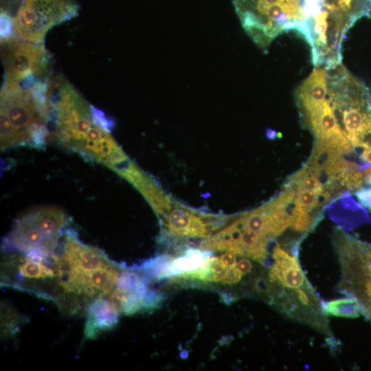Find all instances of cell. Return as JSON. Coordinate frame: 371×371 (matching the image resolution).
Here are the masks:
<instances>
[{
  "label": "cell",
  "mask_w": 371,
  "mask_h": 371,
  "mask_svg": "<svg viewBox=\"0 0 371 371\" xmlns=\"http://www.w3.org/2000/svg\"><path fill=\"white\" fill-rule=\"evenodd\" d=\"M327 70L319 67L296 90V102L302 118L321 109L328 99Z\"/></svg>",
  "instance_id": "30bf717a"
},
{
  "label": "cell",
  "mask_w": 371,
  "mask_h": 371,
  "mask_svg": "<svg viewBox=\"0 0 371 371\" xmlns=\"http://www.w3.org/2000/svg\"><path fill=\"white\" fill-rule=\"evenodd\" d=\"M164 224L170 234L178 237L204 238L210 230L201 217L181 207L170 210L165 216Z\"/></svg>",
  "instance_id": "8fae6325"
},
{
  "label": "cell",
  "mask_w": 371,
  "mask_h": 371,
  "mask_svg": "<svg viewBox=\"0 0 371 371\" xmlns=\"http://www.w3.org/2000/svg\"><path fill=\"white\" fill-rule=\"evenodd\" d=\"M120 273L110 261L91 271L81 280L77 293L86 297H100L115 286Z\"/></svg>",
  "instance_id": "4fadbf2b"
},
{
  "label": "cell",
  "mask_w": 371,
  "mask_h": 371,
  "mask_svg": "<svg viewBox=\"0 0 371 371\" xmlns=\"http://www.w3.org/2000/svg\"><path fill=\"white\" fill-rule=\"evenodd\" d=\"M322 307L326 315L336 317L356 318L362 313V308L358 300L350 296L322 302Z\"/></svg>",
  "instance_id": "5bb4252c"
},
{
  "label": "cell",
  "mask_w": 371,
  "mask_h": 371,
  "mask_svg": "<svg viewBox=\"0 0 371 371\" xmlns=\"http://www.w3.org/2000/svg\"><path fill=\"white\" fill-rule=\"evenodd\" d=\"M247 34L265 52L280 34L295 30L302 21V0H232Z\"/></svg>",
  "instance_id": "5b68a950"
},
{
  "label": "cell",
  "mask_w": 371,
  "mask_h": 371,
  "mask_svg": "<svg viewBox=\"0 0 371 371\" xmlns=\"http://www.w3.org/2000/svg\"><path fill=\"white\" fill-rule=\"evenodd\" d=\"M119 311L108 300L95 299L87 309L85 335L86 338H95L102 331L112 328L117 324Z\"/></svg>",
  "instance_id": "7c38bea8"
},
{
  "label": "cell",
  "mask_w": 371,
  "mask_h": 371,
  "mask_svg": "<svg viewBox=\"0 0 371 371\" xmlns=\"http://www.w3.org/2000/svg\"><path fill=\"white\" fill-rule=\"evenodd\" d=\"M148 179H147V180H148ZM147 180H146V181H147ZM146 181H145V182H146ZM145 182H144V183H145ZM144 183H143V184H144ZM143 184H142V185H143ZM141 186H140V187H141ZM140 187H139V188H140ZM139 188H138V189H139Z\"/></svg>",
  "instance_id": "ffe728a7"
},
{
  "label": "cell",
  "mask_w": 371,
  "mask_h": 371,
  "mask_svg": "<svg viewBox=\"0 0 371 371\" xmlns=\"http://www.w3.org/2000/svg\"><path fill=\"white\" fill-rule=\"evenodd\" d=\"M333 241L339 261L338 292L356 298L362 312L371 319V258L364 244L346 234L341 227L333 231Z\"/></svg>",
  "instance_id": "52a82bcc"
},
{
  "label": "cell",
  "mask_w": 371,
  "mask_h": 371,
  "mask_svg": "<svg viewBox=\"0 0 371 371\" xmlns=\"http://www.w3.org/2000/svg\"><path fill=\"white\" fill-rule=\"evenodd\" d=\"M73 0H23L12 19L13 32L19 38L42 43L54 26L78 14Z\"/></svg>",
  "instance_id": "ba28073f"
},
{
  "label": "cell",
  "mask_w": 371,
  "mask_h": 371,
  "mask_svg": "<svg viewBox=\"0 0 371 371\" xmlns=\"http://www.w3.org/2000/svg\"><path fill=\"white\" fill-rule=\"evenodd\" d=\"M48 101L32 87L2 86L1 91V147H43L49 137Z\"/></svg>",
  "instance_id": "3957f363"
},
{
  "label": "cell",
  "mask_w": 371,
  "mask_h": 371,
  "mask_svg": "<svg viewBox=\"0 0 371 371\" xmlns=\"http://www.w3.org/2000/svg\"><path fill=\"white\" fill-rule=\"evenodd\" d=\"M355 194L359 202L371 212V187L360 189Z\"/></svg>",
  "instance_id": "e0dca14e"
},
{
  "label": "cell",
  "mask_w": 371,
  "mask_h": 371,
  "mask_svg": "<svg viewBox=\"0 0 371 371\" xmlns=\"http://www.w3.org/2000/svg\"><path fill=\"white\" fill-rule=\"evenodd\" d=\"M328 98L338 125L353 148L371 137V91L340 63L327 70Z\"/></svg>",
  "instance_id": "277c9868"
},
{
  "label": "cell",
  "mask_w": 371,
  "mask_h": 371,
  "mask_svg": "<svg viewBox=\"0 0 371 371\" xmlns=\"http://www.w3.org/2000/svg\"><path fill=\"white\" fill-rule=\"evenodd\" d=\"M370 185H371V181H370Z\"/></svg>",
  "instance_id": "44dd1931"
},
{
  "label": "cell",
  "mask_w": 371,
  "mask_h": 371,
  "mask_svg": "<svg viewBox=\"0 0 371 371\" xmlns=\"http://www.w3.org/2000/svg\"><path fill=\"white\" fill-rule=\"evenodd\" d=\"M359 169H350L341 177V185L349 191H358L362 188L363 175Z\"/></svg>",
  "instance_id": "2e32d148"
},
{
  "label": "cell",
  "mask_w": 371,
  "mask_h": 371,
  "mask_svg": "<svg viewBox=\"0 0 371 371\" xmlns=\"http://www.w3.org/2000/svg\"><path fill=\"white\" fill-rule=\"evenodd\" d=\"M360 158L366 164H371V148H364Z\"/></svg>",
  "instance_id": "d6986e66"
},
{
  "label": "cell",
  "mask_w": 371,
  "mask_h": 371,
  "mask_svg": "<svg viewBox=\"0 0 371 371\" xmlns=\"http://www.w3.org/2000/svg\"><path fill=\"white\" fill-rule=\"evenodd\" d=\"M271 258L273 262L264 274L262 295L286 317L331 336L322 302L302 270L298 254L277 243Z\"/></svg>",
  "instance_id": "7a4b0ae2"
},
{
  "label": "cell",
  "mask_w": 371,
  "mask_h": 371,
  "mask_svg": "<svg viewBox=\"0 0 371 371\" xmlns=\"http://www.w3.org/2000/svg\"><path fill=\"white\" fill-rule=\"evenodd\" d=\"M47 100L49 137L113 170L128 158L110 133L112 122L64 78H49Z\"/></svg>",
  "instance_id": "6da1fadb"
},
{
  "label": "cell",
  "mask_w": 371,
  "mask_h": 371,
  "mask_svg": "<svg viewBox=\"0 0 371 371\" xmlns=\"http://www.w3.org/2000/svg\"><path fill=\"white\" fill-rule=\"evenodd\" d=\"M69 217L61 210L40 207L21 214L14 222L4 242L5 247L47 262L52 258Z\"/></svg>",
  "instance_id": "8992f818"
},
{
  "label": "cell",
  "mask_w": 371,
  "mask_h": 371,
  "mask_svg": "<svg viewBox=\"0 0 371 371\" xmlns=\"http://www.w3.org/2000/svg\"><path fill=\"white\" fill-rule=\"evenodd\" d=\"M45 262L29 257L21 259L18 266L19 275L31 280H46L58 276L54 269L47 266Z\"/></svg>",
  "instance_id": "9a60e30c"
},
{
  "label": "cell",
  "mask_w": 371,
  "mask_h": 371,
  "mask_svg": "<svg viewBox=\"0 0 371 371\" xmlns=\"http://www.w3.org/2000/svg\"><path fill=\"white\" fill-rule=\"evenodd\" d=\"M361 170H363V180L365 183H370L371 181V164H366L361 166Z\"/></svg>",
  "instance_id": "ac0fdd59"
},
{
  "label": "cell",
  "mask_w": 371,
  "mask_h": 371,
  "mask_svg": "<svg viewBox=\"0 0 371 371\" xmlns=\"http://www.w3.org/2000/svg\"><path fill=\"white\" fill-rule=\"evenodd\" d=\"M5 69L3 85L16 87L48 78L51 56L42 43L23 41L15 35L1 38Z\"/></svg>",
  "instance_id": "9c48e42d"
}]
</instances>
